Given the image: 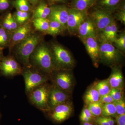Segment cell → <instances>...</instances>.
Returning a JSON list of instances; mask_svg holds the SVG:
<instances>
[{
    "label": "cell",
    "instance_id": "1",
    "mask_svg": "<svg viewBox=\"0 0 125 125\" xmlns=\"http://www.w3.org/2000/svg\"><path fill=\"white\" fill-rule=\"evenodd\" d=\"M33 65L38 69L47 73H51L55 69L51 48L45 44L38 45L30 58Z\"/></svg>",
    "mask_w": 125,
    "mask_h": 125
},
{
    "label": "cell",
    "instance_id": "2",
    "mask_svg": "<svg viewBox=\"0 0 125 125\" xmlns=\"http://www.w3.org/2000/svg\"><path fill=\"white\" fill-rule=\"evenodd\" d=\"M41 40L42 38L40 35L30 34L27 38L17 44L15 49L16 55L23 64L27 65L30 64V56Z\"/></svg>",
    "mask_w": 125,
    "mask_h": 125
},
{
    "label": "cell",
    "instance_id": "3",
    "mask_svg": "<svg viewBox=\"0 0 125 125\" xmlns=\"http://www.w3.org/2000/svg\"><path fill=\"white\" fill-rule=\"evenodd\" d=\"M51 48L54 68L68 69L73 67L74 61L69 52L60 44L53 43Z\"/></svg>",
    "mask_w": 125,
    "mask_h": 125
},
{
    "label": "cell",
    "instance_id": "4",
    "mask_svg": "<svg viewBox=\"0 0 125 125\" xmlns=\"http://www.w3.org/2000/svg\"><path fill=\"white\" fill-rule=\"evenodd\" d=\"M88 16L95 25L97 35L115 19L113 14L94 6L88 11Z\"/></svg>",
    "mask_w": 125,
    "mask_h": 125
},
{
    "label": "cell",
    "instance_id": "5",
    "mask_svg": "<svg viewBox=\"0 0 125 125\" xmlns=\"http://www.w3.org/2000/svg\"><path fill=\"white\" fill-rule=\"evenodd\" d=\"M99 41L100 60L108 64H113L119 61L122 52L112 43L106 41Z\"/></svg>",
    "mask_w": 125,
    "mask_h": 125
},
{
    "label": "cell",
    "instance_id": "6",
    "mask_svg": "<svg viewBox=\"0 0 125 125\" xmlns=\"http://www.w3.org/2000/svg\"><path fill=\"white\" fill-rule=\"evenodd\" d=\"M49 89L43 84L37 87L29 93L31 102L39 109L46 110L49 108L48 98Z\"/></svg>",
    "mask_w": 125,
    "mask_h": 125
},
{
    "label": "cell",
    "instance_id": "7",
    "mask_svg": "<svg viewBox=\"0 0 125 125\" xmlns=\"http://www.w3.org/2000/svg\"><path fill=\"white\" fill-rule=\"evenodd\" d=\"M22 73L24 78L25 90L29 93L37 87L43 84L47 80L45 75L33 70L25 69Z\"/></svg>",
    "mask_w": 125,
    "mask_h": 125
},
{
    "label": "cell",
    "instance_id": "8",
    "mask_svg": "<svg viewBox=\"0 0 125 125\" xmlns=\"http://www.w3.org/2000/svg\"><path fill=\"white\" fill-rule=\"evenodd\" d=\"M88 16V12H83L69 7L66 30L71 35H76L78 28Z\"/></svg>",
    "mask_w": 125,
    "mask_h": 125
},
{
    "label": "cell",
    "instance_id": "9",
    "mask_svg": "<svg viewBox=\"0 0 125 125\" xmlns=\"http://www.w3.org/2000/svg\"><path fill=\"white\" fill-rule=\"evenodd\" d=\"M69 7L65 4L52 5L51 6V11L48 19L57 21L66 30V24Z\"/></svg>",
    "mask_w": 125,
    "mask_h": 125
},
{
    "label": "cell",
    "instance_id": "10",
    "mask_svg": "<svg viewBox=\"0 0 125 125\" xmlns=\"http://www.w3.org/2000/svg\"><path fill=\"white\" fill-rule=\"evenodd\" d=\"M0 69L2 73L6 76H13L22 72L20 65L11 56L5 57L1 62Z\"/></svg>",
    "mask_w": 125,
    "mask_h": 125
},
{
    "label": "cell",
    "instance_id": "11",
    "mask_svg": "<svg viewBox=\"0 0 125 125\" xmlns=\"http://www.w3.org/2000/svg\"><path fill=\"white\" fill-rule=\"evenodd\" d=\"M81 40L92 60L97 63L100 60L99 42L97 37H89Z\"/></svg>",
    "mask_w": 125,
    "mask_h": 125
},
{
    "label": "cell",
    "instance_id": "12",
    "mask_svg": "<svg viewBox=\"0 0 125 125\" xmlns=\"http://www.w3.org/2000/svg\"><path fill=\"white\" fill-rule=\"evenodd\" d=\"M81 39L89 37H97V32L94 24L87 16L78 28L77 34Z\"/></svg>",
    "mask_w": 125,
    "mask_h": 125
},
{
    "label": "cell",
    "instance_id": "13",
    "mask_svg": "<svg viewBox=\"0 0 125 125\" xmlns=\"http://www.w3.org/2000/svg\"><path fill=\"white\" fill-rule=\"evenodd\" d=\"M68 96L62 90L55 87L49 90L48 98L49 107L54 108L58 105L64 103Z\"/></svg>",
    "mask_w": 125,
    "mask_h": 125
},
{
    "label": "cell",
    "instance_id": "14",
    "mask_svg": "<svg viewBox=\"0 0 125 125\" xmlns=\"http://www.w3.org/2000/svg\"><path fill=\"white\" fill-rule=\"evenodd\" d=\"M31 27L29 23L21 25L13 32L10 42L13 44H18L27 38L31 34Z\"/></svg>",
    "mask_w": 125,
    "mask_h": 125
},
{
    "label": "cell",
    "instance_id": "15",
    "mask_svg": "<svg viewBox=\"0 0 125 125\" xmlns=\"http://www.w3.org/2000/svg\"><path fill=\"white\" fill-rule=\"evenodd\" d=\"M54 109L52 114V118L58 122H62L68 118L72 111L71 106L65 103L58 105Z\"/></svg>",
    "mask_w": 125,
    "mask_h": 125
},
{
    "label": "cell",
    "instance_id": "16",
    "mask_svg": "<svg viewBox=\"0 0 125 125\" xmlns=\"http://www.w3.org/2000/svg\"><path fill=\"white\" fill-rule=\"evenodd\" d=\"M124 0H96L94 6L111 13H114L118 10Z\"/></svg>",
    "mask_w": 125,
    "mask_h": 125
},
{
    "label": "cell",
    "instance_id": "17",
    "mask_svg": "<svg viewBox=\"0 0 125 125\" xmlns=\"http://www.w3.org/2000/svg\"><path fill=\"white\" fill-rule=\"evenodd\" d=\"M55 82L60 89L63 90L69 89L72 84L71 76L67 72H60L56 76Z\"/></svg>",
    "mask_w": 125,
    "mask_h": 125
},
{
    "label": "cell",
    "instance_id": "18",
    "mask_svg": "<svg viewBox=\"0 0 125 125\" xmlns=\"http://www.w3.org/2000/svg\"><path fill=\"white\" fill-rule=\"evenodd\" d=\"M96 0H70V6L72 9L83 12H88L94 5Z\"/></svg>",
    "mask_w": 125,
    "mask_h": 125
},
{
    "label": "cell",
    "instance_id": "19",
    "mask_svg": "<svg viewBox=\"0 0 125 125\" xmlns=\"http://www.w3.org/2000/svg\"><path fill=\"white\" fill-rule=\"evenodd\" d=\"M108 80L111 88H122L123 84V76L120 70L117 69L114 70Z\"/></svg>",
    "mask_w": 125,
    "mask_h": 125
},
{
    "label": "cell",
    "instance_id": "20",
    "mask_svg": "<svg viewBox=\"0 0 125 125\" xmlns=\"http://www.w3.org/2000/svg\"><path fill=\"white\" fill-rule=\"evenodd\" d=\"M51 11V7H49L45 2H42L34 10L33 15V19H48Z\"/></svg>",
    "mask_w": 125,
    "mask_h": 125
},
{
    "label": "cell",
    "instance_id": "21",
    "mask_svg": "<svg viewBox=\"0 0 125 125\" xmlns=\"http://www.w3.org/2000/svg\"><path fill=\"white\" fill-rule=\"evenodd\" d=\"M65 30L57 21L49 20V27L46 33L52 36H56L62 33Z\"/></svg>",
    "mask_w": 125,
    "mask_h": 125
},
{
    "label": "cell",
    "instance_id": "22",
    "mask_svg": "<svg viewBox=\"0 0 125 125\" xmlns=\"http://www.w3.org/2000/svg\"><path fill=\"white\" fill-rule=\"evenodd\" d=\"M33 19V23L35 29L46 32L49 27V20L48 19L42 18H36Z\"/></svg>",
    "mask_w": 125,
    "mask_h": 125
},
{
    "label": "cell",
    "instance_id": "23",
    "mask_svg": "<svg viewBox=\"0 0 125 125\" xmlns=\"http://www.w3.org/2000/svg\"><path fill=\"white\" fill-rule=\"evenodd\" d=\"M100 96L98 92L95 87L89 90L85 94L84 101L87 104L99 101Z\"/></svg>",
    "mask_w": 125,
    "mask_h": 125
},
{
    "label": "cell",
    "instance_id": "24",
    "mask_svg": "<svg viewBox=\"0 0 125 125\" xmlns=\"http://www.w3.org/2000/svg\"><path fill=\"white\" fill-rule=\"evenodd\" d=\"M94 87L98 92L100 97L109 94L111 89L108 80L102 81L99 82Z\"/></svg>",
    "mask_w": 125,
    "mask_h": 125
},
{
    "label": "cell",
    "instance_id": "25",
    "mask_svg": "<svg viewBox=\"0 0 125 125\" xmlns=\"http://www.w3.org/2000/svg\"><path fill=\"white\" fill-rule=\"evenodd\" d=\"M101 115L104 117H116L117 116L116 111L114 103L103 104Z\"/></svg>",
    "mask_w": 125,
    "mask_h": 125
},
{
    "label": "cell",
    "instance_id": "26",
    "mask_svg": "<svg viewBox=\"0 0 125 125\" xmlns=\"http://www.w3.org/2000/svg\"><path fill=\"white\" fill-rule=\"evenodd\" d=\"M113 45L121 52L125 51V32L123 31L118 35L116 38L112 43Z\"/></svg>",
    "mask_w": 125,
    "mask_h": 125
},
{
    "label": "cell",
    "instance_id": "27",
    "mask_svg": "<svg viewBox=\"0 0 125 125\" xmlns=\"http://www.w3.org/2000/svg\"><path fill=\"white\" fill-rule=\"evenodd\" d=\"M103 104L99 101L88 104V109L93 116L98 117L101 115Z\"/></svg>",
    "mask_w": 125,
    "mask_h": 125
},
{
    "label": "cell",
    "instance_id": "28",
    "mask_svg": "<svg viewBox=\"0 0 125 125\" xmlns=\"http://www.w3.org/2000/svg\"><path fill=\"white\" fill-rule=\"evenodd\" d=\"M10 32L0 26V47L4 48L9 45L10 42Z\"/></svg>",
    "mask_w": 125,
    "mask_h": 125
},
{
    "label": "cell",
    "instance_id": "29",
    "mask_svg": "<svg viewBox=\"0 0 125 125\" xmlns=\"http://www.w3.org/2000/svg\"><path fill=\"white\" fill-rule=\"evenodd\" d=\"M14 16L18 24H23L26 23L30 17V14L28 11L18 10Z\"/></svg>",
    "mask_w": 125,
    "mask_h": 125
},
{
    "label": "cell",
    "instance_id": "30",
    "mask_svg": "<svg viewBox=\"0 0 125 125\" xmlns=\"http://www.w3.org/2000/svg\"><path fill=\"white\" fill-rule=\"evenodd\" d=\"M114 13L115 16H113L114 19L115 18L117 20L125 25V0H124L118 8V10Z\"/></svg>",
    "mask_w": 125,
    "mask_h": 125
},
{
    "label": "cell",
    "instance_id": "31",
    "mask_svg": "<svg viewBox=\"0 0 125 125\" xmlns=\"http://www.w3.org/2000/svg\"><path fill=\"white\" fill-rule=\"evenodd\" d=\"M109 42L112 43L118 36V27L115 19L110 24Z\"/></svg>",
    "mask_w": 125,
    "mask_h": 125
},
{
    "label": "cell",
    "instance_id": "32",
    "mask_svg": "<svg viewBox=\"0 0 125 125\" xmlns=\"http://www.w3.org/2000/svg\"><path fill=\"white\" fill-rule=\"evenodd\" d=\"M96 123L100 125H114L115 121L111 117L99 116L96 119Z\"/></svg>",
    "mask_w": 125,
    "mask_h": 125
},
{
    "label": "cell",
    "instance_id": "33",
    "mask_svg": "<svg viewBox=\"0 0 125 125\" xmlns=\"http://www.w3.org/2000/svg\"><path fill=\"white\" fill-rule=\"evenodd\" d=\"M113 103L115 107L117 115L125 114V103L123 98Z\"/></svg>",
    "mask_w": 125,
    "mask_h": 125
},
{
    "label": "cell",
    "instance_id": "34",
    "mask_svg": "<svg viewBox=\"0 0 125 125\" xmlns=\"http://www.w3.org/2000/svg\"><path fill=\"white\" fill-rule=\"evenodd\" d=\"M15 5L18 10L24 11H28L30 9L28 0H16Z\"/></svg>",
    "mask_w": 125,
    "mask_h": 125
},
{
    "label": "cell",
    "instance_id": "35",
    "mask_svg": "<svg viewBox=\"0 0 125 125\" xmlns=\"http://www.w3.org/2000/svg\"><path fill=\"white\" fill-rule=\"evenodd\" d=\"M114 101H117L123 98V91L121 88H111L109 93Z\"/></svg>",
    "mask_w": 125,
    "mask_h": 125
},
{
    "label": "cell",
    "instance_id": "36",
    "mask_svg": "<svg viewBox=\"0 0 125 125\" xmlns=\"http://www.w3.org/2000/svg\"><path fill=\"white\" fill-rule=\"evenodd\" d=\"M10 20V25L11 28V32H13L16 29H17L18 27V24L16 21L13 16L10 13H8Z\"/></svg>",
    "mask_w": 125,
    "mask_h": 125
},
{
    "label": "cell",
    "instance_id": "37",
    "mask_svg": "<svg viewBox=\"0 0 125 125\" xmlns=\"http://www.w3.org/2000/svg\"><path fill=\"white\" fill-rule=\"evenodd\" d=\"M10 6V0H0V13L6 11Z\"/></svg>",
    "mask_w": 125,
    "mask_h": 125
},
{
    "label": "cell",
    "instance_id": "38",
    "mask_svg": "<svg viewBox=\"0 0 125 125\" xmlns=\"http://www.w3.org/2000/svg\"><path fill=\"white\" fill-rule=\"evenodd\" d=\"M99 101L103 104L111 103L115 102L109 94L100 97Z\"/></svg>",
    "mask_w": 125,
    "mask_h": 125
},
{
    "label": "cell",
    "instance_id": "39",
    "mask_svg": "<svg viewBox=\"0 0 125 125\" xmlns=\"http://www.w3.org/2000/svg\"><path fill=\"white\" fill-rule=\"evenodd\" d=\"M115 117L117 125H125V114L117 115Z\"/></svg>",
    "mask_w": 125,
    "mask_h": 125
},
{
    "label": "cell",
    "instance_id": "40",
    "mask_svg": "<svg viewBox=\"0 0 125 125\" xmlns=\"http://www.w3.org/2000/svg\"><path fill=\"white\" fill-rule=\"evenodd\" d=\"M81 115L86 117L89 118L91 120H92V117H93V116L92 115V114H91L88 108H84V109H83L82 113H81Z\"/></svg>",
    "mask_w": 125,
    "mask_h": 125
},
{
    "label": "cell",
    "instance_id": "41",
    "mask_svg": "<svg viewBox=\"0 0 125 125\" xmlns=\"http://www.w3.org/2000/svg\"><path fill=\"white\" fill-rule=\"evenodd\" d=\"M69 1L70 0H49V2L52 5L60 3H66Z\"/></svg>",
    "mask_w": 125,
    "mask_h": 125
},
{
    "label": "cell",
    "instance_id": "42",
    "mask_svg": "<svg viewBox=\"0 0 125 125\" xmlns=\"http://www.w3.org/2000/svg\"><path fill=\"white\" fill-rule=\"evenodd\" d=\"M80 118L81 121L84 122H89L91 120L88 117L84 116L81 115Z\"/></svg>",
    "mask_w": 125,
    "mask_h": 125
},
{
    "label": "cell",
    "instance_id": "43",
    "mask_svg": "<svg viewBox=\"0 0 125 125\" xmlns=\"http://www.w3.org/2000/svg\"><path fill=\"white\" fill-rule=\"evenodd\" d=\"M33 4H35L37 3L39 0H28Z\"/></svg>",
    "mask_w": 125,
    "mask_h": 125
},
{
    "label": "cell",
    "instance_id": "44",
    "mask_svg": "<svg viewBox=\"0 0 125 125\" xmlns=\"http://www.w3.org/2000/svg\"><path fill=\"white\" fill-rule=\"evenodd\" d=\"M83 125H92L91 123H90L89 122H84L83 123Z\"/></svg>",
    "mask_w": 125,
    "mask_h": 125
},
{
    "label": "cell",
    "instance_id": "45",
    "mask_svg": "<svg viewBox=\"0 0 125 125\" xmlns=\"http://www.w3.org/2000/svg\"><path fill=\"white\" fill-rule=\"evenodd\" d=\"M3 48L0 47V57L2 53V51L3 50Z\"/></svg>",
    "mask_w": 125,
    "mask_h": 125
},
{
    "label": "cell",
    "instance_id": "46",
    "mask_svg": "<svg viewBox=\"0 0 125 125\" xmlns=\"http://www.w3.org/2000/svg\"><path fill=\"white\" fill-rule=\"evenodd\" d=\"M1 64V62H0V65Z\"/></svg>",
    "mask_w": 125,
    "mask_h": 125
},
{
    "label": "cell",
    "instance_id": "47",
    "mask_svg": "<svg viewBox=\"0 0 125 125\" xmlns=\"http://www.w3.org/2000/svg\"></svg>",
    "mask_w": 125,
    "mask_h": 125
}]
</instances>
